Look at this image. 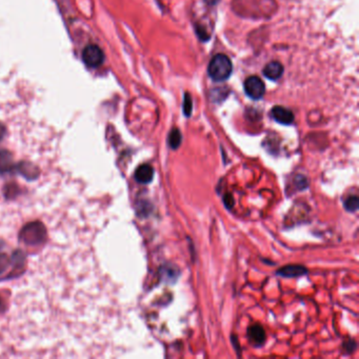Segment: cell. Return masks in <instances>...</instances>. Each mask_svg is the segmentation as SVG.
<instances>
[{"label":"cell","mask_w":359,"mask_h":359,"mask_svg":"<svg viewBox=\"0 0 359 359\" xmlns=\"http://www.w3.org/2000/svg\"><path fill=\"white\" fill-rule=\"evenodd\" d=\"M233 66L230 58L224 54H217L214 56L212 60L210 61L208 68L209 76L214 81H224L229 79V77L232 74Z\"/></svg>","instance_id":"cell-1"},{"label":"cell","mask_w":359,"mask_h":359,"mask_svg":"<svg viewBox=\"0 0 359 359\" xmlns=\"http://www.w3.org/2000/svg\"><path fill=\"white\" fill-rule=\"evenodd\" d=\"M105 55L101 49L94 44L86 47L82 52V60L89 68H97L104 62Z\"/></svg>","instance_id":"cell-2"},{"label":"cell","mask_w":359,"mask_h":359,"mask_svg":"<svg viewBox=\"0 0 359 359\" xmlns=\"http://www.w3.org/2000/svg\"><path fill=\"white\" fill-rule=\"evenodd\" d=\"M245 91L249 97L254 100H258L264 97L266 93V86L257 76H251L245 82Z\"/></svg>","instance_id":"cell-3"},{"label":"cell","mask_w":359,"mask_h":359,"mask_svg":"<svg viewBox=\"0 0 359 359\" xmlns=\"http://www.w3.org/2000/svg\"><path fill=\"white\" fill-rule=\"evenodd\" d=\"M44 235H46V230L41 223H31L23 229L20 234V238L27 243H35L40 242Z\"/></svg>","instance_id":"cell-4"},{"label":"cell","mask_w":359,"mask_h":359,"mask_svg":"<svg viewBox=\"0 0 359 359\" xmlns=\"http://www.w3.org/2000/svg\"><path fill=\"white\" fill-rule=\"evenodd\" d=\"M271 115H272V117H273L274 120H276L277 123H279L281 125L288 126L294 121L293 112L288 110V108H286L280 107V106L273 108L272 111H271Z\"/></svg>","instance_id":"cell-5"},{"label":"cell","mask_w":359,"mask_h":359,"mask_svg":"<svg viewBox=\"0 0 359 359\" xmlns=\"http://www.w3.org/2000/svg\"><path fill=\"white\" fill-rule=\"evenodd\" d=\"M160 273V277L165 283H170V284H174L175 281L178 279L179 275H180V272H179L178 268L174 265H170L166 264L163 265L159 270Z\"/></svg>","instance_id":"cell-6"},{"label":"cell","mask_w":359,"mask_h":359,"mask_svg":"<svg viewBox=\"0 0 359 359\" xmlns=\"http://www.w3.org/2000/svg\"><path fill=\"white\" fill-rule=\"evenodd\" d=\"M307 270L304 267V266H298V265H292V266H286L284 268L279 269V270L276 272V274L278 276L281 277H299L303 276V275L306 274Z\"/></svg>","instance_id":"cell-7"},{"label":"cell","mask_w":359,"mask_h":359,"mask_svg":"<svg viewBox=\"0 0 359 359\" xmlns=\"http://www.w3.org/2000/svg\"><path fill=\"white\" fill-rule=\"evenodd\" d=\"M154 178V169L150 164H142L135 172V179L139 183H150Z\"/></svg>","instance_id":"cell-8"},{"label":"cell","mask_w":359,"mask_h":359,"mask_svg":"<svg viewBox=\"0 0 359 359\" xmlns=\"http://www.w3.org/2000/svg\"><path fill=\"white\" fill-rule=\"evenodd\" d=\"M284 73V67L278 61H272L265 67L264 75L271 80L279 79Z\"/></svg>","instance_id":"cell-9"},{"label":"cell","mask_w":359,"mask_h":359,"mask_svg":"<svg viewBox=\"0 0 359 359\" xmlns=\"http://www.w3.org/2000/svg\"><path fill=\"white\" fill-rule=\"evenodd\" d=\"M248 334L250 341L255 344H261L266 341V332L264 328L259 324H254L252 326H250Z\"/></svg>","instance_id":"cell-10"},{"label":"cell","mask_w":359,"mask_h":359,"mask_svg":"<svg viewBox=\"0 0 359 359\" xmlns=\"http://www.w3.org/2000/svg\"><path fill=\"white\" fill-rule=\"evenodd\" d=\"M181 144V134L178 129H173L169 135V144L173 150H176Z\"/></svg>","instance_id":"cell-11"},{"label":"cell","mask_w":359,"mask_h":359,"mask_svg":"<svg viewBox=\"0 0 359 359\" xmlns=\"http://www.w3.org/2000/svg\"><path fill=\"white\" fill-rule=\"evenodd\" d=\"M344 209L349 211V212H355L359 207V200L357 195H352L347 198V200L344 201Z\"/></svg>","instance_id":"cell-12"},{"label":"cell","mask_w":359,"mask_h":359,"mask_svg":"<svg viewBox=\"0 0 359 359\" xmlns=\"http://www.w3.org/2000/svg\"><path fill=\"white\" fill-rule=\"evenodd\" d=\"M192 108H193V102H192L191 96L187 93L184 95L183 99V112L187 117H190L192 114Z\"/></svg>","instance_id":"cell-13"},{"label":"cell","mask_w":359,"mask_h":359,"mask_svg":"<svg viewBox=\"0 0 359 359\" xmlns=\"http://www.w3.org/2000/svg\"><path fill=\"white\" fill-rule=\"evenodd\" d=\"M9 258L4 254H0V273H3L9 266Z\"/></svg>","instance_id":"cell-14"},{"label":"cell","mask_w":359,"mask_h":359,"mask_svg":"<svg viewBox=\"0 0 359 359\" xmlns=\"http://www.w3.org/2000/svg\"><path fill=\"white\" fill-rule=\"evenodd\" d=\"M223 202H224V204H226V207L228 209H232L234 207V198H233V196L231 194L224 195Z\"/></svg>","instance_id":"cell-15"},{"label":"cell","mask_w":359,"mask_h":359,"mask_svg":"<svg viewBox=\"0 0 359 359\" xmlns=\"http://www.w3.org/2000/svg\"><path fill=\"white\" fill-rule=\"evenodd\" d=\"M345 348H347V351H349V352L354 351L356 349V343H355V341H349L347 343V345H345Z\"/></svg>","instance_id":"cell-16"},{"label":"cell","mask_w":359,"mask_h":359,"mask_svg":"<svg viewBox=\"0 0 359 359\" xmlns=\"http://www.w3.org/2000/svg\"><path fill=\"white\" fill-rule=\"evenodd\" d=\"M3 134H4V129L1 126H0V139L3 137Z\"/></svg>","instance_id":"cell-17"}]
</instances>
